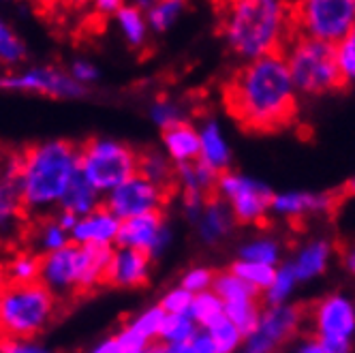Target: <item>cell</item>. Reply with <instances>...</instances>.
Masks as SVG:
<instances>
[{"mask_svg": "<svg viewBox=\"0 0 355 353\" xmlns=\"http://www.w3.org/2000/svg\"><path fill=\"white\" fill-rule=\"evenodd\" d=\"M283 54L261 56L242 64L223 86V103L248 133H276L291 127L297 98Z\"/></svg>", "mask_w": 355, "mask_h": 353, "instance_id": "6da1fadb", "label": "cell"}, {"mask_svg": "<svg viewBox=\"0 0 355 353\" xmlns=\"http://www.w3.org/2000/svg\"><path fill=\"white\" fill-rule=\"evenodd\" d=\"M80 173V146L67 139H47L19 153L17 191L28 221L58 212L60 201Z\"/></svg>", "mask_w": 355, "mask_h": 353, "instance_id": "7a4b0ae2", "label": "cell"}, {"mask_svg": "<svg viewBox=\"0 0 355 353\" xmlns=\"http://www.w3.org/2000/svg\"><path fill=\"white\" fill-rule=\"evenodd\" d=\"M218 28L236 54L261 58L283 54L291 45L289 5L274 0H238L223 5Z\"/></svg>", "mask_w": 355, "mask_h": 353, "instance_id": "3957f363", "label": "cell"}, {"mask_svg": "<svg viewBox=\"0 0 355 353\" xmlns=\"http://www.w3.org/2000/svg\"><path fill=\"white\" fill-rule=\"evenodd\" d=\"M58 304L41 283L7 285L0 293V336L35 341L56 319Z\"/></svg>", "mask_w": 355, "mask_h": 353, "instance_id": "277c9868", "label": "cell"}, {"mask_svg": "<svg viewBox=\"0 0 355 353\" xmlns=\"http://www.w3.org/2000/svg\"><path fill=\"white\" fill-rule=\"evenodd\" d=\"M295 90L306 94L336 92L347 86L338 69L336 45L315 39H293L285 52Z\"/></svg>", "mask_w": 355, "mask_h": 353, "instance_id": "5b68a950", "label": "cell"}, {"mask_svg": "<svg viewBox=\"0 0 355 353\" xmlns=\"http://www.w3.org/2000/svg\"><path fill=\"white\" fill-rule=\"evenodd\" d=\"M139 153L114 137H92L80 146V173L98 195H107L137 175Z\"/></svg>", "mask_w": 355, "mask_h": 353, "instance_id": "8992f818", "label": "cell"}, {"mask_svg": "<svg viewBox=\"0 0 355 353\" xmlns=\"http://www.w3.org/2000/svg\"><path fill=\"white\" fill-rule=\"evenodd\" d=\"M355 26L353 0H309L289 5L291 39H315L338 45Z\"/></svg>", "mask_w": 355, "mask_h": 353, "instance_id": "52a82bcc", "label": "cell"}, {"mask_svg": "<svg viewBox=\"0 0 355 353\" xmlns=\"http://www.w3.org/2000/svg\"><path fill=\"white\" fill-rule=\"evenodd\" d=\"M0 90L45 94L52 98H84L88 94V88L75 82L69 71L56 67H31L24 71L0 75Z\"/></svg>", "mask_w": 355, "mask_h": 353, "instance_id": "ba28073f", "label": "cell"}, {"mask_svg": "<svg viewBox=\"0 0 355 353\" xmlns=\"http://www.w3.org/2000/svg\"><path fill=\"white\" fill-rule=\"evenodd\" d=\"M171 191H165L141 175H133L131 180H126L118 189L105 195L103 208L110 210L120 223L137 218L152 212H163V206L167 204Z\"/></svg>", "mask_w": 355, "mask_h": 353, "instance_id": "9c48e42d", "label": "cell"}, {"mask_svg": "<svg viewBox=\"0 0 355 353\" xmlns=\"http://www.w3.org/2000/svg\"><path fill=\"white\" fill-rule=\"evenodd\" d=\"M216 195L230 199L232 214L238 223H263L268 208L272 206V193L261 182L242 178L238 173H220L216 182Z\"/></svg>", "mask_w": 355, "mask_h": 353, "instance_id": "30bf717a", "label": "cell"}, {"mask_svg": "<svg viewBox=\"0 0 355 353\" xmlns=\"http://www.w3.org/2000/svg\"><path fill=\"white\" fill-rule=\"evenodd\" d=\"M39 283L60 302L80 295L82 285V246L69 244L62 250L41 257Z\"/></svg>", "mask_w": 355, "mask_h": 353, "instance_id": "8fae6325", "label": "cell"}, {"mask_svg": "<svg viewBox=\"0 0 355 353\" xmlns=\"http://www.w3.org/2000/svg\"><path fill=\"white\" fill-rule=\"evenodd\" d=\"M169 240H171V232L165 223L163 212H152L137 218L122 221L116 246L141 250L150 259H155L167 248Z\"/></svg>", "mask_w": 355, "mask_h": 353, "instance_id": "7c38bea8", "label": "cell"}, {"mask_svg": "<svg viewBox=\"0 0 355 353\" xmlns=\"http://www.w3.org/2000/svg\"><path fill=\"white\" fill-rule=\"evenodd\" d=\"M302 319V309L297 307H274L261 319L257 330L248 336L246 353H272L278 345H283Z\"/></svg>", "mask_w": 355, "mask_h": 353, "instance_id": "4fadbf2b", "label": "cell"}, {"mask_svg": "<svg viewBox=\"0 0 355 353\" xmlns=\"http://www.w3.org/2000/svg\"><path fill=\"white\" fill-rule=\"evenodd\" d=\"M150 266H152V259L146 253H141V250L114 246L105 285L124 287V289L141 287L150 279Z\"/></svg>", "mask_w": 355, "mask_h": 353, "instance_id": "5bb4252c", "label": "cell"}, {"mask_svg": "<svg viewBox=\"0 0 355 353\" xmlns=\"http://www.w3.org/2000/svg\"><path fill=\"white\" fill-rule=\"evenodd\" d=\"M313 319L321 338H349L355 330V309L340 295L321 300Z\"/></svg>", "mask_w": 355, "mask_h": 353, "instance_id": "9a60e30c", "label": "cell"}, {"mask_svg": "<svg viewBox=\"0 0 355 353\" xmlns=\"http://www.w3.org/2000/svg\"><path fill=\"white\" fill-rule=\"evenodd\" d=\"M28 216L24 212L17 178L0 175V246L17 242V238L26 230Z\"/></svg>", "mask_w": 355, "mask_h": 353, "instance_id": "2e32d148", "label": "cell"}, {"mask_svg": "<svg viewBox=\"0 0 355 353\" xmlns=\"http://www.w3.org/2000/svg\"><path fill=\"white\" fill-rule=\"evenodd\" d=\"M120 221L101 206L92 214L78 221L71 232V242L78 246H116Z\"/></svg>", "mask_w": 355, "mask_h": 353, "instance_id": "e0dca14e", "label": "cell"}, {"mask_svg": "<svg viewBox=\"0 0 355 353\" xmlns=\"http://www.w3.org/2000/svg\"><path fill=\"white\" fill-rule=\"evenodd\" d=\"M163 146L165 153L175 165L182 163H195L199 161L201 155V141H199V131H195L191 124H180L163 133Z\"/></svg>", "mask_w": 355, "mask_h": 353, "instance_id": "ac0fdd59", "label": "cell"}, {"mask_svg": "<svg viewBox=\"0 0 355 353\" xmlns=\"http://www.w3.org/2000/svg\"><path fill=\"white\" fill-rule=\"evenodd\" d=\"M101 206H103L101 195L90 187V182L84 178L82 173H78L73 178V182L69 184L58 210L69 212V214L78 216V218H84V216L92 214L94 210H98Z\"/></svg>", "mask_w": 355, "mask_h": 353, "instance_id": "d6986e66", "label": "cell"}, {"mask_svg": "<svg viewBox=\"0 0 355 353\" xmlns=\"http://www.w3.org/2000/svg\"><path fill=\"white\" fill-rule=\"evenodd\" d=\"M199 141H201V155L199 161L206 163L216 173H225L227 165H230V148L223 139V133L216 122H206L199 129Z\"/></svg>", "mask_w": 355, "mask_h": 353, "instance_id": "ffe728a7", "label": "cell"}, {"mask_svg": "<svg viewBox=\"0 0 355 353\" xmlns=\"http://www.w3.org/2000/svg\"><path fill=\"white\" fill-rule=\"evenodd\" d=\"M31 238H33L31 250L39 257L56 253V250H62V248H67L71 244V234L62 230L54 216L35 221Z\"/></svg>", "mask_w": 355, "mask_h": 353, "instance_id": "44dd1931", "label": "cell"}, {"mask_svg": "<svg viewBox=\"0 0 355 353\" xmlns=\"http://www.w3.org/2000/svg\"><path fill=\"white\" fill-rule=\"evenodd\" d=\"M336 206V195H309V193H289L278 195L272 201V208L281 214L300 216L317 210H327Z\"/></svg>", "mask_w": 355, "mask_h": 353, "instance_id": "7402d4cb", "label": "cell"}, {"mask_svg": "<svg viewBox=\"0 0 355 353\" xmlns=\"http://www.w3.org/2000/svg\"><path fill=\"white\" fill-rule=\"evenodd\" d=\"M137 173L165 191H171L175 184V167H171L169 157H165L159 150H144V153H139Z\"/></svg>", "mask_w": 355, "mask_h": 353, "instance_id": "603a6c76", "label": "cell"}, {"mask_svg": "<svg viewBox=\"0 0 355 353\" xmlns=\"http://www.w3.org/2000/svg\"><path fill=\"white\" fill-rule=\"evenodd\" d=\"M232 212L227 210V206L220 201L218 195L210 197L206 201V208L201 212L199 221V234L206 242H216L220 236L227 234V230L232 227Z\"/></svg>", "mask_w": 355, "mask_h": 353, "instance_id": "cb8c5ba5", "label": "cell"}, {"mask_svg": "<svg viewBox=\"0 0 355 353\" xmlns=\"http://www.w3.org/2000/svg\"><path fill=\"white\" fill-rule=\"evenodd\" d=\"M118 28L124 37V41L131 47H141L148 39V21L146 13L137 5H122L118 13L114 15Z\"/></svg>", "mask_w": 355, "mask_h": 353, "instance_id": "d4e9b609", "label": "cell"}, {"mask_svg": "<svg viewBox=\"0 0 355 353\" xmlns=\"http://www.w3.org/2000/svg\"><path fill=\"white\" fill-rule=\"evenodd\" d=\"M5 272L9 285H31L39 283L41 272V257L33 250H19L5 261Z\"/></svg>", "mask_w": 355, "mask_h": 353, "instance_id": "484cf974", "label": "cell"}, {"mask_svg": "<svg viewBox=\"0 0 355 353\" xmlns=\"http://www.w3.org/2000/svg\"><path fill=\"white\" fill-rule=\"evenodd\" d=\"M214 293L223 300V304H234V302H248L257 298V289L250 287L248 283H244L242 279L234 272H225L214 276Z\"/></svg>", "mask_w": 355, "mask_h": 353, "instance_id": "4316f807", "label": "cell"}, {"mask_svg": "<svg viewBox=\"0 0 355 353\" xmlns=\"http://www.w3.org/2000/svg\"><path fill=\"white\" fill-rule=\"evenodd\" d=\"M197 334V325L189 315H165L159 343L167 347H178V345H187L195 338Z\"/></svg>", "mask_w": 355, "mask_h": 353, "instance_id": "83f0119b", "label": "cell"}, {"mask_svg": "<svg viewBox=\"0 0 355 353\" xmlns=\"http://www.w3.org/2000/svg\"><path fill=\"white\" fill-rule=\"evenodd\" d=\"M220 315H225V304L214 291H204V293H197L193 298L189 317L193 319L195 325L210 327Z\"/></svg>", "mask_w": 355, "mask_h": 353, "instance_id": "f1b7e54d", "label": "cell"}, {"mask_svg": "<svg viewBox=\"0 0 355 353\" xmlns=\"http://www.w3.org/2000/svg\"><path fill=\"white\" fill-rule=\"evenodd\" d=\"M327 257H329V246L325 242H315V244L306 246L300 253V257L293 266L295 276L297 279H313V276L321 274L325 270Z\"/></svg>", "mask_w": 355, "mask_h": 353, "instance_id": "f546056e", "label": "cell"}, {"mask_svg": "<svg viewBox=\"0 0 355 353\" xmlns=\"http://www.w3.org/2000/svg\"><path fill=\"white\" fill-rule=\"evenodd\" d=\"M184 5L178 3V0H163V3H148L146 7V21H148V28L155 31V33H165L169 31L175 19L180 17Z\"/></svg>", "mask_w": 355, "mask_h": 353, "instance_id": "4dcf8cb0", "label": "cell"}, {"mask_svg": "<svg viewBox=\"0 0 355 353\" xmlns=\"http://www.w3.org/2000/svg\"><path fill=\"white\" fill-rule=\"evenodd\" d=\"M225 317L230 319L240 334L250 336L252 332L257 330L259 325V307L255 300H248V302H234V304H225Z\"/></svg>", "mask_w": 355, "mask_h": 353, "instance_id": "1f68e13d", "label": "cell"}, {"mask_svg": "<svg viewBox=\"0 0 355 353\" xmlns=\"http://www.w3.org/2000/svg\"><path fill=\"white\" fill-rule=\"evenodd\" d=\"M26 56H28L26 43H24L21 37L0 17V62L7 67H15L26 60Z\"/></svg>", "mask_w": 355, "mask_h": 353, "instance_id": "d6a6232c", "label": "cell"}, {"mask_svg": "<svg viewBox=\"0 0 355 353\" xmlns=\"http://www.w3.org/2000/svg\"><path fill=\"white\" fill-rule=\"evenodd\" d=\"M165 311L161 307H150L146 311H141L139 315H135L129 323L131 330L137 332L141 338H146L148 343H157L159 341V334H161V327H163V321H165Z\"/></svg>", "mask_w": 355, "mask_h": 353, "instance_id": "836d02e7", "label": "cell"}, {"mask_svg": "<svg viewBox=\"0 0 355 353\" xmlns=\"http://www.w3.org/2000/svg\"><path fill=\"white\" fill-rule=\"evenodd\" d=\"M206 334L212 338V343H214L218 353H232L238 347L240 336H242L238 327L230 319H227L225 315H220L210 327H206Z\"/></svg>", "mask_w": 355, "mask_h": 353, "instance_id": "e575fe53", "label": "cell"}, {"mask_svg": "<svg viewBox=\"0 0 355 353\" xmlns=\"http://www.w3.org/2000/svg\"><path fill=\"white\" fill-rule=\"evenodd\" d=\"M232 272L238 276V279L248 283L250 287H255L257 291L270 289L274 276H276L272 266H261V264H252V261H238V264H234Z\"/></svg>", "mask_w": 355, "mask_h": 353, "instance_id": "d590c367", "label": "cell"}, {"mask_svg": "<svg viewBox=\"0 0 355 353\" xmlns=\"http://www.w3.org/2000/svg\"><path fill=\"white\" fill-rule=\"evenodd\" d=\"M150 116H152V120H155L157 127L163 129V133L173 129V127H180V124H187L184 110L169 98H159L157 103L150 107Z\"/></svg>", "mask_w": 355, "mask_h": 353, "instance_id": "8d00e7d4", "label": "cell"}, {"mask_svg": "<svg viewBox=\"0 0 355 353\" xmlns=\"http://www.w3.org/2000/svg\"><path fill=\"white\" fill-rule=\"evenodd\" d=\"M295 281H297V276H295L293 266H287L281 272H276L274 281H272V285L268 289V300L272 302L274 307H281V302L291 293Z\"/></svg>", "mask_w": 355, "mask_h": 353, "instance_id": "74e56055", "label": "cell"}, {"mask_svg": "<svg viewBox=\"0 0 355 353\" xmlns=\"http://www.w3.org/2000/svg\"><path fill=\"white\" fill-rule=\"evenodd\" d=\"M244 261H252V264H261V266H274L278 259V246L270 240H259L248 244L244 250Z\"/></svg>", "mask_w": 355, "mask_h": 353, "instance_id": "f35d334b", "label": "cell"}, {"mask_svg": "<svg viewBox=\"0 0 355 353\" xmlns=\"http://www.w3.org/2000/svg\"><path fill=\"white\" fill-rule=\"evenodd\" d=\"M193 293L182 289V287H175L171 291H167L161 300V309L167 313V315H189L191 311V304H193Z\"/></svg>", "mask_w": 355, "mask_h": 353, "instance_id": "ab89813d", "label": "cell"}, {"mask_svg": "<svg viewBox=\"0 0 355 353\" xmlns=\"http://www.w3.org/2000/svg\"><path fill=\"white\" fill-rule=\"evenodd\" d=\"M212 283H214V274L208 268H193L182 276L180 287L191 291L193 295H197V293L208 291L212 287Z\"/></svg>", "mask_w": 355, "mask_h": 353, "instance_id": "60d3db41", "label": "cell"}, {"mask_svg": "<svg viewBox=\"0 0 355 353\" xmlns=\"http://www.w3.org/2000/svg\"><path fill=\"white\" fill-rule=\"evenodd\" d=\"M69 75H71V78H73L75 82H78L80 86L88 88V86H92V84H96V82H98L101 71L96 69V64H94V62L84 60V58H78V60H73V62H71V67H69Z\"/></svg>", "mask_w": 355, "mask_h": 353, "instance_id": "b9f144b4", "label": "cell"}, {"mask_svg": "<svg viewBox=\"0 0 355 353\" xmlns=\"http://www.w3.org/2000/svg\"><path fill=\"white\" fill-rule=\"evenodd\" d=\"M336 60H338V69L343 73V78L347 82L355 80V43H351L349 39L340 41L336 45Z\"/></svg>", "mask_w": 355, "mask_h": 353, "instance_id": "7bdbcfd3", "label": "cell"}, {"mask_svg": "<svg viewBox=\"0 0 355 353\" xmlns=\"http://www.w3.org/2000/svg\"><path fill=\"white\" fill-rule=\"evenodd\" d=\"M0 353H52L37 341H19L0 336Z\"/></svg>", "mask_w": 355, "mask_h": 353, "instance_id": "ee69618b", "label": "cell"}, {"mask_svg": "<svg viewBox=\"0 0 355 353\" xmlns=\"http://www.w3.org/2000/svg\"><path fill=\"white\" fill-rule=\"evenodd\" d=\"M325 353H349L351 345L349 338H319Z\"/></svg>", "mask_w": 355, "mask_h": 353, "instance_id": "f6af8a7d", "label": "cell"}, {"mask_svg": "<svg viewBox=\"0 0 355 353\" xmlns=\"http://www.w3.org/2000/svg\"><path fill=\"white\" fill-rule=\"evenodd\" d=\"M191 347H193V353H218L212 338L208 334H199V332L191 341Z\"/></svg>", "mask_w": 355, "mask_h": 353, "instance_id": "bcb514c9", "label": "cell"}, {"mask_svg": "<svg viewBox=\"0 0 355 353\" xmlns=\"http://www.w3.org/2000/svg\"><path fill=\"white\" fill-rule=\"evenodd\" d=\"M96 11L98 13H103V15H116L118 9L122 7L120 0H96Z\"/></svg>", "mask_w": 355, "mask_h": 353, "instance_id": "7dc6e473", "label": "cell"}, {"mask_svg": "<svg viewBox=\"0 0 355 353\" xmlns=\"http://www.w3.org/2000/svg\"><path fill=\"white\" fill-rule=\"evenodd\" d=\"M297 353H325L319 341H309L306 345H302Z\"/></svg>", "mask_w": 355, "mask_h": 353, "instance_id": "c3c4849f", "label": "cell"}, {"mask_svg": "<svg viewBox=\"0 0 355 353\" xmlns=\"http://www.w3.org/2000/svg\"><path fill=\"white\" fill-rule=\"evenodd\" d=\"M146 353H171V347H167V345H163V343H152L148 349H146Z\"/></svg>", "mask_w": 355, "mask_h": 353, "instance_id": "681fc988", "label": "cell"}, {"mask_svg": "<svg viewBox=\"0 0 355 353\" xmlns=\"http://www.w3.org/2000/svg\"><path fill=\"white\" fill-rule=\"evenodd\" d=\"M9 281H7V272H5V261L0 259V293H3L7 289Z\"/></svg>", "mask_w": 355, "mask_h": 353, "instance_id": "f907efd6", "label": "cell"}, {"mask_svg": "<svg viewBox=\"0 0 355 353\" xmlns=\"http://www.w3.org/2000/svg\"><path fill=\"white\" fill-rule=\"evenodd\" d=\"M347 268L355 274V248H351L347 253Z\"/></svg>", "mask_w": 355, "mask_h": 353, "instance_id": "816d5d0a", "label": "cell"}, {"mask_svg": "<svg viewBox=\"0 0 355 353\" xmlns=\"http://www.w3.org/2000/svg\"><path fill=\"white\" fill-rule=\"evenodd\" d=\"M345 195H355V178L347 182V187H345Z\"/></svg>", "mask_w": 355, "mask_h": 353, "instance_id": "f5cc1de1", "label": "cell"}, {"mask_svg": "<svg viewBox=\"0 0 355 353\" xmlns=\"http://www.w3.org/2000/svg\"><path fill=\"white\" fill-rule=\"evenodd\" d=\"M347 39H349L351 43H355V26L351 28V33H349V37H347Z\"/></svg>", "mask_w": 355, "mask_h": 353, "instance_id": "db71d44e", "label": "cell"}]
</instances>
